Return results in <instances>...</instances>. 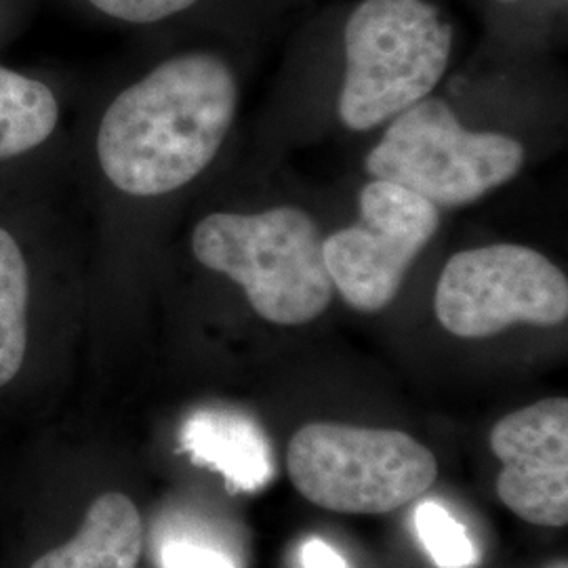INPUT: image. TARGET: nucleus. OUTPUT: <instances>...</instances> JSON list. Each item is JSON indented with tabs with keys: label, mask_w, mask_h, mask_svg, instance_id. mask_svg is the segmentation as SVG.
<instances>
[{
	"label": "nucleus",
	"mask_w": 568,
	"mask_h": 568,
	"mask_svg": "<svg viewBox=\"0 0 568 568\" xmlns=\"http://www.w3.org/2000/svg\"><path fill=\"white\" fill-rule=\"evenodd\" d=\"M443 328L485 339L511 325L556 326L568 316L565 272L523 244H487L448 260L434 295Z\"/></svg>",
	"instance_id": "6"
},
{
	"label": "nucleus",
	"mask_w": 568,
	"mask_h": 568,
	"mask_svg": "<svg viewBox=\"0 0 568 568\" xmlns=\"http://www.w3.org/2000/svg\"><path fill=\"white\" fill-rule=\"evenodd\" d=\"M323 234L300 206L211 213L192 232L199 264L243 286L251 307L274 325L316 321L333 302Z\"/></svg>",
	"instance_id": "2"
},
{
	"label": "nucleus",
	"mask_w": 568,
	"mask_h": 568,
	"mask_svg": "<svg viewBox=\"0 0 568 568\" xmlns=\"http://www.w3.org/2000/svg\"><path fill=\"white\" fill-rule=\"evenodd\" d=\"M548 568H568L567 558H560V560H556V562H551Z\"/></svg>",
	"instance_id": "17"
},
{
	"label": "nucleus",
	"mask_w": 568,
	"mask_h": 568,
	"mask_svg": "<svg viewBox=\"0 0 568 568\" xmlns=\"http://www.w3.org/2000/svg\"><path fill=\"white\" fill-rule=\"evenodd\" d=\"M339 119L371 131L429 98L453 51V26L427 0H363L344 32Z\"/></svg>",
	"instance_id": "3"
},
{
	"label": "nucleus",
	"mask_w": 568,
	"mask_h": 568,
	"mask_svg": "<svg viewBox=\"0 0 568 568\" xmlns=\"http://www.w3.org/2000/svg\"><path fill=\"white\" fill-rule=\"evenodd\" d=\"M95 9L114 20L154 23L190 9L196 0H89Z\"/></svg>",
	"instance_id": "14"
},
{
	"label": "nucleus",
	"mask_w": 568,
	"mask_h": 568,
	"mask_svg": "<svg viewBox=\"0 0 568 568\" xmlns=\"http://www.w3.org/2000/svg\"><path fill=\"white\" fill-rule=\"evenodd\" d=\"M161 568H236L220 549L190 539H171L159 551Z\"/></svg>",
	"instance_id": "15"
},
{
	"label": "nucleus",
	"mask_w": 568,
	"mask_h": 568,
	"mask_svg": "<svg viewBox=\"0 0 568 568\" xmlns=\"http://www.w3.org/2000/svg\"><path fill=\"white\" fill-rule=\"evenodd\" d=\"M415 528L436 567L471 568L478 562V549L471 544L466 527L440 504H422L415 511Z\"/></svg>",
	"instance_id": "13"
},
{
	"label": "nucleus",
	"mask_w": 568,
	"mask_h": 568,
	"mask_svg": "<svg viewBox=\"0 0 568 568\" xmlns=\"http://www.w3.org/2000/svg\"><path fill=\"white\" fill-rule=\"evenodd\" d=\"M30 278L20 244L0 227V387L20 373L28 349Z\"/></svg>",
	"instance_id": "12"
},
{
	"label": "nucleus",
	"mask_w": 568,
	"mask_h": 568,
	"mask_svg": "<svg viewBox=\"0 0 568 568\" xmlns=\"http://www.w3.org/2000/svg\"><path fill=\"white\" fill-rule=\"evenodd\" d=\"M286 462L305 499L337 514H389L438 478L434 453L405 432L333 422L300 427Z\"/></svg>",
	"instance_id": "4"
},
{
	"label": "nucleus",
	"mask_w": 568,
	"mask_h": 568,
	"mask_svg": "<svg viewBox=\"0 0 568 568\" xmlns=\"http://www.w3.org/2000/svg\"><path fill=\"white\" fill-rule=\"evenodd\" d=\"M504 2H511V0H504Z\"/></svg>",
	"instance_id": "18"
},
{
	"label": "nucleus",
	"mask_w": 568,
	"mask_h": 568,
	"mask_svg": "<svg viewBox=\"0 0 568 568\" xmlns=\"http://www.w3.org/2000/svg\"><path fill=\"white\" fill-rule=\"evenodd\" d=\"M488 445L504 466L495 485L504 506L528 525L567 527V398L509 413L490 429Z\"/></svg>",
	"instance_id": "8"
},
{
	"label": "nucleus",
	"mask_w": 568,
	"mask_h": 568,
	"mask_svg": "<svg viewBox=\"0 0 568 568\" xmlns=\"http://www.w3.org/2000/svg\"><path fill=\"white\" fill-rule=\"evenodd\" d=\"M525 159L518 140L467 131L447 102L426 98L394 116L366 156V171L373 180L398 183L440 209L476 203L511 182Z\"/></svg>",
	"instance_id": "5"
},
{
	"label": "nucleus",
	"mask_w": 568,
	"mask_h": 568,
	"mask_svg": "<svg viewBox=\"0 0 568 568\" xmlns=\"http://www.w3.org/2000/svg\"><path fill=\"white\" fill-rule=\"evenodd\" d=\"M60 121L53 91L0 65V161L39 148Z\"/></svg>",
	"instance_id": "11"
},
{
	"label": "nucleus",
	"mask_w": 568,
	"mask_h": 568,
	"mask_svg": "<svg viewBox=\"0 0 568 568\" xmlns=\"http://www.w3.org/2000/svg\"><path fill=\"white\" fill-rule=\"evenodd\" d=\"M236 110L239 82L222 58H171L108 105L98 131L100 166L124 194L175 192L217 156Z\"/></svg>",
	"instance_id": "1"
},
{
	"label": "nucleus",
	"mask_w": 568,
	"mask_h": 568,
	"mask_svg": "<svg viewBox=\"0 0 568 568\" xmlns=\"http://www.w3.org/2000/svg\"><path fill=\"white\" fill-rule=\"evenodd\" d=\"M142 548V516L135 504L122 493H105L91 504L81 530L32 568H138Z\"/></svg>",
	"instance_id": "10"
},
{
	"label": "nucleus",
	"mask_w": 568,
	"mask_h": 568,
	"mask_svg": "<svg viewBox=\"0 0 568 568\" xmlns=\"http://www.w3.org/2000/svg\"><path fill=\"white\" fill-rule=\"evenodd\" d=\"M304 568H347L344 556L323 539H310L302 549Z\"/></svg>",
	"instance_id": "16"
},
{
	"label": "nucleus",
	"mask_w": 568,
	"mask_h": 568,
	"mask_svg": "<svg viewBox=\"0 0 568 568\" xmlns=\"http://www.w3.org/2000/svg\"><path fill=\"white\" fill-rule=\"evenodd\" d=\"M361 222L323 243L331 283L365 314L394 302L408 267L440 225V209L398 183L373 180L361 190Z\"/></svg>",
	"instance_id": "7"
},
{
	"label": "nucleus",
	"mask_w": 568,
	"mask_h": 568,
	"mask_svg": "<svg viewBox=\"0 0 568 568\" xmlns=\"http://www.w3.org/2000/svg\"><path fill=\"white\" fill-rule=\"evenodd\" d=\"M180 445L194 464L222 474L232 493H255L276 471L264 429L234 408L209 406L192 413L183 422Z\"/></svg>",
	"instance_id": "9"
}]
</instances>
